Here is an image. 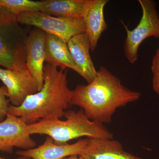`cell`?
I'll return each mask as SVG.
<instances>
[{"mask_svg": "<svg viewBox=\"0 0 159 159\" xmlns=\"http://www.w3.org/2000/svg\"><path fill=\"white\" fill-rule=\"evenodd\" d=\"M141 96V93L127 88L108 69L101 66L92 82L71 90L70 102L92 121L108 124L118 108L137 101Z\"/></svg>", "mask_w": 159, "mask_h": 159, "instance_id": "obj_1", "label": "cell"}, {"mask_svg": "<svg viewBox=\"0 0 159 159\" xmlns=\"http://www.w3.org/2000/svg\"><path fill=\"white\" fill-rule=\"evenodd\" d=\"M71 95L67 71L46 64L41 89L29 96L19 106L9 105L8 114L20 117L28 125L41 120L60 119L72 106Z\"/></svg>", "mask_w": 159, "mask_h": 159, "instance_id": "obj_2", "label": "cell"}, {"mask_svg": "<svg viewBox=\"0 0 159 159\" xmlns=\"http://www.w3.org/2000/svg\"><path fill=\"white\" fill-rule=\"evenodd\" d=\"M60 119L41 120L28 125L31 135H46L58 145L67 144L69 141L81 137L89 139H114L112 133L103 124L89 119L81 109L77 111H66Z\"/></svg>", "mask_w": 159, "mask_h": 159, "instance_id": "obj_3", "label": "cell"}, {"mask_svg": "<svg viewBox=\"0 0 159 159\" xmlns=\"http://www.w3.org/2000/svg\"><path fill=\"white\" fill-rule=\"evenodd\" d=\"M27 36L16 16L0 8V66L6 69L26 70Z\"/></svg>", "mask_w": 159, "mask_h": 159, "instance_id": "obj_4", "label": "cell"}, {"mask_svg": "<svg viewBox=\"0 0 159 159\" xmlns=\"http://www.w3.org/2000/svg\"><path fill=\"white\" fill-rule=\"evenodd\" d=\"M139 2L142 15L138 25L130 30L122 23L126 32L124 53L131 64L138 59L139 46L144 40L150 37L159 38V16L155 2L152 0H139Z\"/></svg>", "mask_w": 159, "mask_h": 159, "instance_id": "obj_5", "label": "cell"}, {"mask_svg": "<svg viewBox=\"0 0 159 159\" xmlns=\"http://www.w3.org/2000/svg\"><path fill=\"white\" fill-rule=\"evenodd\" d=\"M20 24L34 26L46 33L58 36L66 43L77 34L86 33L84 18H61L40 11H27L16 16Z\"/></svg>", "mask_w": 159, "mask_h": 159, "instance_id": "obj_6", "label": "cell"}, {"mask_svg": "<svg viewBox=\"0 0 159 159\" xmlns=\"http://www.w3.org/2000/svg\"><path fill=\"white\" fill-rule=\"evenodd\" d=\"M28 125L20 117L7 114L0 122V152L10 153L15 148H35L36 142L31 138Z\"/></svg>", "mask_w": 159, "mask_h": 159, "instance_id": "obj_7", "label": "cell"}, {"mask_svg": "<svg viewBox=\"0 0 159 159\" xmlns=\"http://www.w3.org/2000/svg\"><path fill=\"white\" fill-rule=\"evenodd\" d=\"M0 80L5 84L11 105H20L26 98L39 92L37 83L28 70L0 68Z\"/></svg>", "mask_w": 159, "mask_h": 159, "instance_id": "obj_8", "label": "cell"}, {"mask_svg": "<svg viewBox=\"0 0 159 159\" xmlns=\"http://www.w3.org/2000/svg\"><path fill=\"white\" fill-rule=\"evenodd\" d=\"M89 140V138H87L80 139L73 144L58 145L52 138L48 136L43 143L38 147L18 151L16 154L31 159H62L71 156H80L88 144Z\"/></svg>", "mask_w": 159, "mask_h": 159, "instance_id": "obj_9", "label": "cell"}, {"mask_svg": "<svg viewBox=\"0 0 159 159\" xmlns=\"http://www.w3.org/2000/svg\"><path fill=\"white\" fill-rule=\"evenodd\" d=\"M45 36L44 31L35 28L28 35L25 41L26 67L36 81L39 91L43 84Z\"/></svg>", "mask_w": 159, "mask_h": 159, "instance_id": "obj_10", "label": "cell"}, {"mask_svg": "<svg viewBox=\"0 0 159 159\" xmlns=\"http://www.w3.org/2000/svg\"><path fill=\"white\" fill-rule=\"evenodd\" d=\"M73 60L80 70V75L88 83L93 80L97 70L92 61L90 50V42L86 33L75 35L67 43Z\"/></svg>", "mask_w": 159, "mask_h": 159, "instance_id": "obj_11", "label": "cell"}, {"mask_svg": "<svg viewBox=\"0 0 159 159\" xmlns=\"http://www.w3.org/2000/svg\"><path fill=\"white\" fill-rule=\"evenodd\" d=\"M80 156L83 159H145L128 152L114 139H89Z\"/></svg>", "mask_w": 159, "mask_h": 159, "instance_id": "obj_12", "label": "cell"}, {"mask_svg": "<svg viewBox=\"0 0 159 159\" xmlns=\"http://www.w3.org/2000/svg\"><path fill=\"white\" fill-rule=\"evenodd\" d=\"M45 61L49 64L65 70L69 68L80 74L79 69L73 60L67 43L54 34L46 33Z\"/></svg>", "mask_w": 159, "mask_h": 159, "instance_id": "obj_13", "label": "cell"}, {"mask_svg": "<svg viewBox=\"0 0 159 159\" xmlns=\"http://www.w3.org/2000/svg\"><path fill=\"white\" fill-rule=\"evenodd\" d=\"M107 0H93L84 17L86 33L90 42L91 50L97 48L102 33L107 29V25L104 16V8Z\"/></svg>", "mask_w": 159, "mask_h": 159, "instance_id": "obj_14", "label": "cell"}, {"mask_svg": "<svg viewBox=\"0 0 159 159\" xmlns=\"http://www.w3.org/2000/svg\"><path fill=\"white\" fill-rule=\"evenodd\" d=\"M93 0H46L40 12L61 18H84Z\"/></svg>", "mask_w": 159, "mask_h": 159, "instance_id": "obj_15", "label": "cell"}, {"mask_svg": "<svg viewBox=\"0 0 159 159\" xmlns=\"http://www.w3.org/2000/svg\"><path fill=\"white\" fill-rule=\"evenodd\" d=\"M44 4V1L0 0V8L6 9L16 16L27 11H40Z\"/></svg>", "mask_w": 159, "mask_h": 159, "instance_id": "obj_16", "label": "cell"}, {"mask_svg": "<svg viewBox=\"0 0 159 159\" xmlns=\"http://www.w3.org/2000/svg\"><path fill=\"white\" fill-rule=\"evenodd\" d=\"M8 93L6 89L0 87V122L5 119L10 104L9 100L6 97H8Z\"/></svg>", "mask_w": 159, "mask_h": 159, "instance_id": "obj_17", "label": "cell"}, {"mask_svg": "<svg viewBox=\"0 0 159 159\" xmlns=\"http://www.w3.org/2000/svg\"><path fill=\"white\" fill-rule=\"evenodd\" d=\"M151 70L153 74L159 72V48L156 51L152 59Z\"/></svg>", "mask_w": 159, "mask_h": 159, "instance_id": "obj_18", "label": "cell"}, {"mask_svg": "<svg viewBox=\"0 0 159 159\" xmlns=\"http://www.w3.org/2000/svg\"><path fill=\"white\" fill-rule=\"evenodd\" d=\"M152 84L154 91L159 95V72L153 74Z\"/></svg>", "mask_w": 159, "mask_h": 159, "instance_id": "obj_19", "label": "cell"}, {"mask_svg": "<svg viewBox=\"0 0 159 159\" xmlns=\"http://www.w3.org/2000/svg\"><path fill=\"white\" fill-rule=\"evenodd\" d=\"M62 159H83L82 157L78 155L71 156Z\"/></svg>", "mask_w": 159, "mask_h": 159, "instance_id": "obj_20", "label": "cell"}, {"mask_svg": "<svg viewBox=\"0 0 159 159\" xmlns=\"http://www.w3.org/2000/svg\"><path fill=\"white\" fill-rule=\"evenodd\" d=\"M0 159H31L29 158V157H27L20 156V157H19L16 158H13V159H7V158H5L1 157H0Z\"/></svg>", "mask_w": 159, "mask_h": 159, "instance_id": "obj_21", "label": "cell"}]
</instances>
